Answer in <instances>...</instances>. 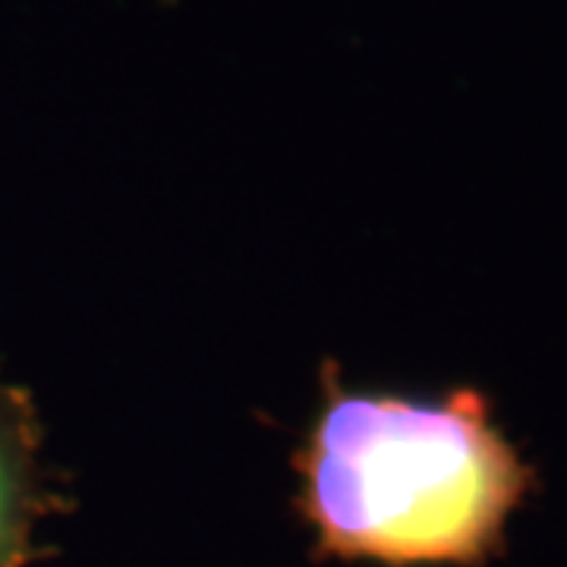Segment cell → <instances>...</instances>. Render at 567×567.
<instances>
[{
	"label": "cell",
	"instance_id": "6da1fadb",
	"mask_svg": "<svg viewBox=\"0 0 567 567\" xmlns=\"http://www.w3.org/2000/svg\"><path fill=\"white\" fill-rule=\"evenodd\" d=\"M322 401L293 454V507L312 558L480 567L502 548L533 470L473 388L442 398L350 391L322 365Z\"/></svg>",
	"mask_w": 567,
	"mask_h": 567
},
{
	"label": "cell",
	"instance_id": "7a4b0ae2",
	"mask_svg": "<svg viewBox=\"0 0 567 567\" xmlns=\"http://www.w3.org/2000/svg\"><path fill=\"white\" fill-rule=\"evenodd\" d=\"M41 442L44 429L32 394L0 372V567H29L44 555L35 529L66 507L41 466Z\"/></svg>",
	"mask_w": 567,
	"mask_h": 567
}]
</instances>
